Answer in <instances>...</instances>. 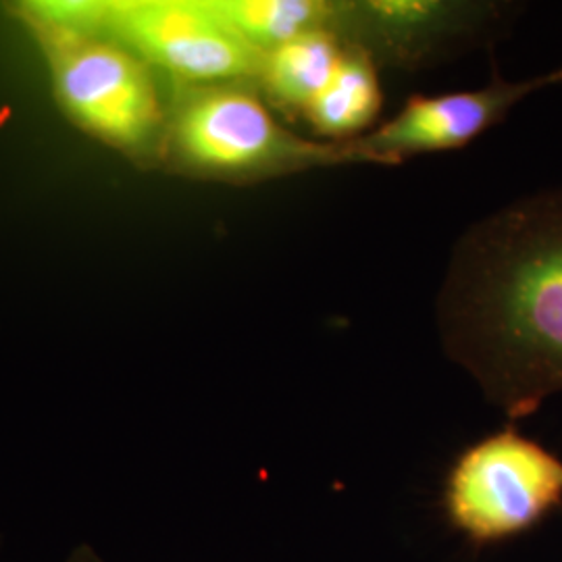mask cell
I'll use <instances>...</instances> for the list:
<instances>
[{"instance_id":"6da1fadb","label":"cell","mask_w":562,"mask_h":562,"mask_svg":"<svg viewBox=\"0 0 562 562\" xmlns=\"http://www.w3.org/2000/svg\"><path fill=\"white\" fill-rule=\"evenodd\" d=\"M438 329L448 357L508 419L562 394V188L506 204L462 236Z\"/></svg>"},{"instance_id":"7a4b0ae2","label":"cell","mask_w":562,"mask_h":562,"mask_svg":"<svg viewBox=\"0 0 562 562\" xmlns=\"http://www.w3.org/2000/svg\"><path fill=\"white\" fill-rule=\"evenodd\" d=\"M340 165H359L348 142L302 138L255 83L173 86L161 165L169 173L250 186Z\"/></svg>"},{"instance_id":"3957f363","label":"cell","mask_w":562,"mask_h":562,"mask_svg":"<svg viewBox=\"0 0 562 562\" xmlns=\"http://www.w3.org/2000/svg\"><path fill=\"white\" fill-rule=\"evenodd\" d=\"M21 23L42 48L65 117L144 169L161 167L173 86L165 97V78L109 36Z\"/></svg>"},{"instance_id":"277c9868","label":"cell","mask_w":562,"mask_h":562,"mask_svg":"<svg viewBox=\"0 0 562 562\" xmlns=\"http://www.w3.org/2000/svg\"><path fill=\"white\" fill-rule=\"evenodd\" d=\"M562 504V461L508 427L467 448L448 473V521L473 543L515 538Z\"/></svg>"},{"instance_id":"5b68a950","label":"cell","mask_w":562,"mask_h":562,"mask_svg":"<svg viewBox=\"0 0 562 562\" xmlns=\"http://www.w3.org/2000/svg\"><path fill=\"white\" fill-rule=\"evenodd\" d=\"M104 36L127 46L171 86H257L261 71V53L222 20L213 0L109 2Z\"/></svg>"},{"instance_id":"8992f818","label":"cell","mask_w":562,"mask_h":562,"mask_svg":"<svg viewBox=\"0 0 562 562\" xmlns=\"http://www.w3.org/2000/svg\"><path fill=\"white\" fill-rule=\"evenodd\" d=\"M506 13L498 2L344 0L334 2L329 32L378 67L419 69L482 41Z\"/></svg>"},{"instance_id":"52a82bcc","label":"cell","mask_w":562,"mask_h":562,"mask_svg":"<svg viewBox=\"0 0 562 562\" xmlns=\"http://www.w3.org/2000/svg\"><path fill=\"white\" fill-rule=\"evenodd\" d=\"M562 83V65L529 80L508 81L494 76L475 90L446 92L436 97L417 94L401 111L364 136L346 140L359 165H401L406 159L459 150L477 140L531 94Z\"/></svg>"},{"instance_id":"ba28073f","label":"cell","mask_w":562,"mask_h":562,"mask_svg":"<svg viewBox=\"0 0 562 562\" xmlns=\"http://www.w3.org/2000/svg\"><path fill=\"white\" fill-rule=\"evenodd\" d=\"M344 48L329 30H317L262 55L257 88L271 111L283 120L302 121L334 78Z\"/></svg>"},{"instance_id":"9c48e42d","label":"cell","mask_w":562,"mask_h":562,"mask_svg":"<svg viewBox=\"0 0 562 562\" xmlns=\"http://www.w3.org/2000/svg\"><path fill=\"white\" fill-rule=\"evenodd\" d=\"M382 104L378 65L361 50L346 46L334 78L302 121L322 140H355L375 127Z\"/></svg>"},{"instance_id":"30bf717a","label":"cell","mask_w":562,"mask_h":562,"mask_svg":"<svg viewBox=\"0 0 562 562\" xmlns=\"http://www.w3.org/2000/svg\"><path fill=\"white\" fill-rule=\"evenodd\" d=\"M222 20L267 55L304 34L329 30L334 0H213Z\"/></svg>"},{"instance_id":"8fae6325","label":"cell","mask_w":562,"mask_h":562,"mask_svg":"<svg viewBox=\"0 0 562 562\" xmlns=\"http://www.w3.org/2000/svg\"><path fill=\"white\" fill-rule=\"evenodd\" d=\"M65 562H104L101 554L90 546V543H78Z\"/></svg>"}]
</instances>
